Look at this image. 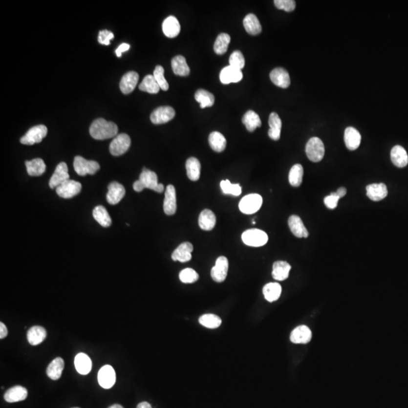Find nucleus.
<instances>
[{
	"label": "nucleus",
	"instance_id": "3c124183",
	"mask_svg": "<svg viewBox=\"0 0 408 408\" xmlns=\"http://www.w3.org/2000/svg\"><path fill=\"white\" fill-rule=\"evenodd\" d=\"M274 2L278 9L287 12H293L296 8V2L293 0H275Z\"/></svg>",
	"mask_w": 408,
	"mask_h": 408
},
{
	"label": "nucleus",
	"instance_id": "a18cd8bd",
	"mask_svg": "<svg viewBox=\"0 0 408 408\" xmlns=\"http://www.w3.org/2000/svg\"><path fill=\"white\" fill-rule=\"evenodd\" d=\"M230 36L227 34H220L215 40L214 44V51L217 55H223L228 50V45L230 43Z\"/></svg>",
	"mask_w": 408,
	"mask_h": 408
},
{
	"label": "nucleus",
	"instance_id": "6e6d98bb",
	"mask_svg": "<svg viewBox=\"0 0 408 408\" xmlns=\"http://www.w3.org/2000/svg\"><path fill=\"white\" fill-rule=\"evenodd\" d=\"M7 335H8V329H7L5 325L2 322H1L0 323V339L2 340V339L5 338Z\"/></svg>",
	"mask_w": 408,
	"mask_h": 408
},
{
	"label": "nucleus",
	"instance_id": "1a4fd4ad",
	"mask_svg": "<svg viewBox=\"0 0 408 408\" xmlns=\"http://www.w3.org/2000/svg\"><path fill=\"white\" fill-rule=\"evenodd\" d=\"M82 185L76 181L69 180L56 188L57 194L62 198H72L81 192Z\"/></svg>",
	"mask_w": 408,
	"mask_h": 408
},
{
	"label": "nucleus",
	"instance_id": "0eeeda50",
	"mask_svg": "<svg viewBox=\"0 0 408 408\" xmlns=\"http://www.w3.org/2000/svg\"><path fill=\"white\" fill-rule=\"evenodd\" d=\"M138 180L140 181L141 183L142 184L144 189H150V190L155 191L157 193H161L164 190L163 184L158 183L157 174L148 169H143Z\"/></svg>",
	"mask_w": 408,
	"mask_h": 408
},
{
	"label": "nucleus",
	"instance_id": "a878e982",
	"mask_svg": "<svg viewBox=\"0 0 408 408\" xmlns=\"http://www.w3.org/2000/svg\"><path fill=\"white\" fill-rule=\"evenodd\" d=\"M391 160L394 165L404 168L408 164V155L403 147L396 145L391 150Z\"/></svg>",
	"mask_w": 408,
	"mask_h": 408
},
{
	"label": "nucleus",
	"instance_id": "aec40b11",
	"mask_svg": "<svg viewBox=\"0 0 408 408\" xmlns=\"http://www.w3.org/2000/svg\"><path fill=\"white\" fill-rule=\"evenodd\" d=\"M366 196L373 201H380L388 195V189L385 184H371L366 187Z\"/></svg>",
	"mask_w": 408,
	"mask_h": 408
},
{
	"label": "nucleus",
	"instance_id": "f03ea898",
	"mask_svg": "<svg viewBox=\"0 0 408 408\" xmlns=\"http://www.w3.org/2000/svg\"><path fill=\"white\" fill-rule=\"evenodd\" d=\"M305 152L311 161L314 163L322 161L325 153L323 142L318 137L310 138L305 146Z\"/></svg>",
	"mask_w": 408,
	"mask_h": 408
},
{
	"label": "nucleus",
	"instance_id": "39448f33",
	"mask_svg": "<svg viewBox=\"0 0 408 408\" xmlns=\"http://www.w3.org/2000/svg\"><path fill=\"white\" fill-rule=\"evenodd\" d=\"M73 168L79 175H94L99 171L100 165L94 160H87L80 156H77L73 161Z\"/></svg>",
	"mask_w": 408,
	"mask_h": 408
},
{
	"label": "nucleus",
	"instance_id": "c85d7f7f",
	"mask_svg": "<svg viewBox=\"0 0 408 408\" xmlns=\"http://www.w3.org/2000/svg\"><path fill=\"white\" fill-rule=\"evenodd\" d=\"M291 266L284 261H277L274 263L272 277L275 280L282 281L288 279Z\"/></svg>",
	"mask_w": 408,
	"mask_h": 408
},
{
	"label": "nucleus",
	"instance_id": "58836bf2",
	"mask_svg": "<svg viewBox=\"0 0 408 408\" xmlns=\"http://www.w3.org/2000/svg\"><path fill=\"white\" fill-rule=\"evenodd\" d=\"M209 144L215 152H222L226 148L227 141L222 133L213 132L209 136Z\"/></svg>",
	"mask_w": 408,
	"mask_h": 408
},
{
	"label": "nucleus",
	"instance_id": "bf43d9fd",
	"mask_svg": "<svg viewBox=\"0 0 408 408\" xmlns=\"http://www.w3.org/2000/svg\"><path fill=\"white\" fill-rule=\"evenodd\" d=\"M137 408H152L150 404L148 402H142V403L138 404Z\"/></svg>",
	"mask_w": 408,
	"mask_h": 408
},
{
	"label": "nucleus",
	"instance_id": "423d86ee",
	"mask_svg": "<svg viewBox=\"0 0 408 408\" xmlns=\"http://www.w3.org/2000/svg\"><path fill=\"white\" fill-rule=\"evenodd\" d=\"M48 129L44 125H37L32 127L27 131V133L21 138V143L26 145H33L40 143L46 136Z\"/></svg>",
	"mask_w": 408,
	"mask_h": 408
},
{
	"label": "nucleus",
	"instance_id": "7c9ffc66",
	"mask_svg": "<svg viewBox=\"0 0 408 408\" xmlns=\"http://www.w3.org/2000/svg\"><path fill=\"white\" fill-rule=\"evenodd\" d=\"M245 30L250 35L256 36L262 32V26L258 18L254 14H249L243 19Z\"/></svg>",
	"mask_w": 408,
	"mask_h": 408
},
{
	"label": "nucleus",
	"instance_id": "6e6552de",
	"mask_svg": "<svg viewBox=\"0 0 408 408\" xmlns=\"http://www.w3.org/2000/svg\"><path fill=\"white\" fill-rule=\"evenodd\" d=\"M131 145V139L127 134L121 133L113 138L110 145V152L113 156L124 154Z\"/></svg>",
	"mask_w": 408,
	"mask_h": 408
},
{
	"label": "nucleus",
	"instance_id": "cd10ccee",
	"mask_svg": "<svg viewBox=\"0 0 408 408\" xmlns=\"http://www.w3.org/2000/svg\"><path fill=\"white\" fill-rule=\"evenodd\" d=\"M46 330L41 326H32L27 333V340L32 345H37L42 344L46 338Z\"/></svg>",
	"mask_w": 408,
	"mask_h": 408
},
{
	"label": "nucleus",
	"instance_id": "4468645a",
	"mask_svg": "<svg viewBox=\"0 0 408 408\" xmlns=\"http://www.w3.org/2000/svg\"><path fill=\"white\" fill-rule=\"evenodd\" d=\"M177 210L176 192L175 187L170 185L167 187L165 192V198L163 203V210L167 215H172Z\"/></svg>",
	"mask_w": 408,
	"mask_h": 408
},
{
	"label": "nucleus",
	"instance_id": "f3484780",
	"mask_svg": "<svg viewBox=\"0 0 408 408\" xmlns=\"http://www.w3.org/2000/svg\"><path fill=\"white\" fill-rule=\"evenodd\" d=\"M219 78L223 84L238 83L243 79V73L241 70L235 68L229 65L221 70Z\"/></svg>",
	"mask_w": 408,
	"mask_h": 408
},
{
	"label": "nucleus",
	"instance_id": "a211bd4d",
	"mask_svg": "<svg viewBox=\"0 0 408 408\" xmlns=\"http://www.w3.org/2000/svg\"><path fill=\"white\" fill-rule=\"evenodd\" d=\"M193 251V245L189 242H185L179 245L172 254L173 261L180 262H187L192 259V253Z\"/></svg>",
	"mask_w": 408,
	"mask_h": 408
},
{
	"label": "nucleus",
	"instance_id": "2f4dec72",
	"mask_svg": "<svg viewBox=\"0 0 408 408\" xmlns=\"http://www.w3.org/2000/svg\"><path fill=\"white\" fill-rule=\"evenodd\" d=\"M172 68L175 75L186 77L190 73V68L186 59L182 55H177L172 60Z\"/></svg>",
	"mask_w": 408,
	"mask_h": 408
},
{
	"label": "nucleus",
	"instance_id": "20e7f679",
	"mask_svg": "<svg viewBox=\"0 0 408 408\" xmlns=\"http://www.w3.org/2000/svg\"><path fill=\"white\" fill-rule=\"evenodd\" d=\"M242 240L250 247H259L266 244L268 240L267 234L259 229H250L243 232Z\"/></svg>",
	"mask_w": 408,
	"mask_h": 408
},
{
	"label": "nucleus",
	"instance_id": "473e14b6",
	"mask_svg": "<svg viewBox=\"0 0 408 408\" xmlns=\"http://www.w3.org/2000/svg\"><path fill=\"white\" fill-rule=\"evenodd\" d=\"M27 173L30 176H40L45 172L46 166L42 159L37 158L25 162Z\"/></svg>",
	"mask_w": 408,
	"mask_h": 408
},
{
	"label": "nucleus",
	"instance_id": "393cba45",
	"mask_svg": "<svg viewBox=\"0 0 408 408\" xmlns=\"http://www.w3.org/2000/svg\"><path fill=\"white\" fill-rule=\"evenodd\" d=\"M180 30V23L178 19L174 16H170L163 21V34L169 38H175L179 34Z\"/></svg>",
	"mask_w": 408,
	"mask_h": 408
},
{
	"label": "nucleus",
	"instance_id": "e433bc0d",
	"mask_svg": "<svg viewBox=\"0 0 408 408\" xmlns=\"http://www.w3.org/2000/svg\"><path fill=\"white\" fill-rule=\"evenodd\" d=\"M200 161L195 157H190L188 159L186 162L187 175L189 179L192 181L198 180L200 176Z\"/></svg>",
	"mask_w": 408,
	"mask_h": 408
},
{
	"label": "nucleus",
	"instance_id": "13d9d810",
	"mask_svg": "<svg viewBox=\"0 0 408 408\" xmlns=\"http://www.w3.org/2000/svg\"><path fill=\"white\" fill-rule=\"evenodd\" d=\"M133 189L137 192H141L144 190L143 186H142V184L141 183L140 181L137 180L136 182H134Z\"/></svg>",
	"mask_w": 408,
	"mask_h": 408
},
{
	"label": "nucleus",
	"instance_id": "4d7b16f0",
	"mask_svg": "<svg viewBox=\"0 0 408 408\" xmlns=\"http://www.w3.org/2000/svg\"><path fill=\"white\" fill-rule=\"evenodd\" d=\"M346 189H345V188H344V187H341V188H340V189H339L337 191V192H335L336 194H337V196H338V197H340V198H342V197H345V194H346Z\"/></svg>",
	"mask_w": 408,
	"mask_h": 408
},
{
	"label": "nucleus",
	"instance_id": "9d476101",
	"mask_svg": "<svg viewBox=\"0 0 408 408\" xmlns=\"http://www.w3.org/2000/svg\"><path fill=\"white\" fill-rule=\"evenodd\" d=\"M175 115V110L170 106H163L157 107L152 112L150 115V121L153 124H166L167 122L172 120Z\"/></svg>",
	"mask_w": 408,
	"mask_h": 408
},
{
	"label": "nucleus",
	"instance_id": "864d4df0",
	"mask_svg": "<svg viewBox=\"0 0 408 408\" xmlns=\"http://www.w3.org/2000/svg\"><path fill=\"white\" fill-rule=\"evenodd\" d=\"M340 197L336 194L335 192H331L329 196H326L325 197L323 202H324L325 206L330 210H333L338 205L339 200Z\"/></svg>",
	"mask_w": 408,
	"mask_h": 408
},
{
	"label": "nucleus",
	"instance_id": "7ed1b4c3",
	"mask_svg": "<svg viewBox=\"0 0 408 408\" xmlns=\"http://www.w3.org/2000/svg\"><path fill=\"white\" fill-rule=\"evenodd\" d=\"M262 205V197L258 193H250L245 196L239 203V209L244 214H254Z\"/></svg>",
	"mask_w": 408,
	"mask_h": 408
},
{
	"label": "nucleus",
	"instance_id": "9b49d317",
	"mask_svg": "<svg viewBox=\"0 0 408 408\" xmlns=\"http://www.w3.org/2000/svg\"><path fill=\"white\" fill-rule=\"evenodd\" d=\"M228 271V260L226 257L217 258L215 266L212 268L211 277L217 283H222L226 279Z\"/></svg>",
	"mask_w": 408,
	"mask_h": 408
},
{
	"label": "nucleus",
	"instance_id": "79ce46f5",
	"mask_svg": "<svg viewBox=\"0 0 408 408\" xmlns=\"http://www.w3.org/2000/svg\"><path fill=\"white\" fill-rule=\"evenodd\" d=\"M139 89L150 94H157L160 88L153 75H147L139 85Z\"/></svg>",
	"mask_w": 408,
	"mask_h": 408
},
{
	"label": "nucleus",
	"instance_id": "603ef678",
	"mask_svg": "<svg viewBox=\"0 0 408 408\" xmlns=\"http://www.w3.org/2000/svg\"><path fill=\"white\" fill-rule=\"evenodd\" d=\"M113 33L111 31H109L107 30H101L99 34V43L102 45H109L110 43V40H113Z\"/></svg>",
	"mask_w": 408,
	"mask_h": 408
},
{
	"label": "nucleus",
	"instance_id": "dca6fc26",
	"mask_svg": "<svg viewBox=\"0 0 408 408\" xmlns=\"http://www.w3.org/2000/svg\"><path fill=\"white\" fill-rule=\"evenodd\" d=\"M138 79H139V76L135 71H129L124 74L120 83L121 92L125 95L131 93L136 87Z\"/></svg>",
	"mask_w": 408,
	"mask_h": 408
},
{
	"label": "nucleus",
	"instance_id": "8fccbe9b",
	"mask_svg": "<svg viewBox=\"0 0 408 408\" xmlns=\"http://www.w3.org/2000/svg\"><path fill=\"white\" fill-rule=\"evenodd\" d=\"M229 64H230V66L235 67V68L239 69V70L243 68L245 65V59L241 52L235 51L231 55L230 59H229Z\"/></svg>",
	"mask_w": 408,
	"mask_h": 408
},
{
	"label": "nucleus",
	"instance_id": "6ab92c4d",
	"mask_svg": "<svg viewBox=\"0 0 408 408\" xmlns=\"http://www.w3.org/2000/svg\"><path fill=\"white\" fill-rule=\"evenodd\" d=\"M288 225L290 231L294 236L299 238H306L308 236V232L304 225L302 220L297 215H293L289 218Z\"/></svg>",
	"mask_w": 408,
	"mask_h": 408
},
{
	"label": "nucleus",
	"instance_id": "c03bdc74",
	"mask_svg": "<svg viewBox=\"0 0 408 408\" xmlns=\"http://www.w3.org/2000/svg\"><path fill=\"white\" fill-rule=\"evenodd\" d=\"M199 323L207 328L215 329L222 324V319L214 314H206L200 317Z\"/></svg>",
	"mask_w": 408,
	"mask_h": 408
},
{
	"label": "nucleus",
	"instance_id": "72a5a7b5",
	"mask_svg": "<svg viewBox=\"0 0 408 408\" xmlns=\"http://www.w3.org/2000/svg\"><path fill=\"white\" fill-rule=\"evenodd\" d=\"M74 365L77 372L82 375L88 374L92 369V361L88 355L84 353L78 354L76 356Z\"/></svg>",
	"mask_w": 408,
	"mask_h": 408
},
{
	"label": "nucleus",
	"instance_id": "49530a36",
	"mask_svg": "<svg viewBox=\"0 0 408 408\" xmlns=\"http://www.w3.org/2000/svg\"><path fill=\"white\" fill-rule=\"evenodd\" d=\"M220 187L225 194L234 195L236 197L241 194L242 190L240 185L239 184H232L228 179L222 181L220 183Z\"/></svg>",
	"mask_w": 408,
	"mask_h": 408
},
{
	"label": "nucleus",
	"instance_id": "a19ab883",
	"mask_svg": "<svg viewBox=\"0 0 408 408\" xmlns=\"http://www.w3.org/2000/svg\"><path fill=\"white\" fill-rule=\"evenodd\" d=\"M195 99L200 104L201 108L212 107L215 103V97L205 89H198L195 92Z\"/></svg>",
	"mask_w": 408,
	"mask_h": 408
},
{
	"label": "nucleus",
	"instance_id": "bb28decb",
	"mask_svg": "<svg viewBox=\"0 0 408 408\" xmlns=\"http://www.w3.org/2000/svg\"><path fill=\"white\" fill-rule=\"evenodd\" d=\"M268 125L270 127V129L268 130V136L272 140H279L281 132L282 122L278 113L275 112L271 113L268 119Z\"/></svg>",
	"mask_w": 408,
	"mask_h": 408
},
{
	"label": "nucleus",
	"instance_id": "f8f14e48",
	"mask_svg": "<svg viewBox=\"0 0 408 408\" xmlns=\"http://www.w3.org/2000/svg\"><path fill=\"white\" fill-rule=\"evenodd\" d=\"M70 179V175L68 173V168L66 163H59L55 169L53 175L51 177L49 180V187L51 189H56L57 187L63 184L64 182Z\"/></svg>",
	"mask_w": 408,
	"mask_h": 408
},
{
	"label": "nucleus",
	"instance_id": "5701e85b",
	"mask_svg": "<svg viewBox=\"0 0 408 408\" xmlns=\"http://www.w3.org/2000/svg\"><path fill=\"white\" fill-rule=\"evenodd\" d=\"M344 140H345V146L348 150H355L360 146L362 136H361L360 132H358L356 129L354 127H348L345 130Z\"/></svg>",
	"mask_w": 408,
	"mask_h": 408
},
{
	"label": "nucleus",
	"instance_id": "f704fd0d",
	"mask_svg": "<svg viewBox=\"0 0 408 408\" xmlns=\"http://www.w3.org/2000/svg\"><path fill=\"white\" fill-rule=\"evenodd\" d=\"M242 122L249 132H254L256 129L262 126V121L260 120L259 116L254 110L246 112L242 118Z\"/></svg>",
	"mask_w": 408,
	"mask_h": 408
},
{
	"label": "nucleus",
	"instance_id": "2eb2a0df",
	"mask_svg": "<svg viewBox=\"0 0 408 408\" xmlns=\"http://www.w3.org/2000/svg\"><path fill=\"white\" fill-rule=\"evenodd\" d=\"M312 340V331L305 325L297 326L290 334V340L295 344H306Z\"/></svg>",
	"mask_w": 408,
	"mask_h": 408
},
{
	"label": "nucleus",
	"instance_id": "5fc2aeb1",
	"mask_svg": "<svg viewBox=\"0 0 408 408\" xmlns=\"http://www.w3.org/2000/svg\"><path fill=\"white\" fill-rule=\"evenodd\" d=\"M130 45L127 43H122L118 48H117V50H116V55H117V57L120 58L122 55V53H124V52H127L129 49Z\"/></svg>",
	"mask_w": 408,
	"mask_h": 408
},
{
	"label": "nucleus",
	"instance_id": "37998d69",
	"mask_svg": "<svg viewBox=\"0 0 408 408\" xmlns=\"http://www.w3.org/2000/svg\"><path fill=\"white\" fill-rule=\"evenodd\" d=\"M303 167L300 164H296L292 167L289 173V182L293 187L301 185L303 178Z\"/></svg>",
	"mask_w": 408,
	"mask_h": 408
},
{
	"label": "nucleus",
	"instance_id": "052dcab7",
	"mask_svg": "<svg viewBox=\"0 0 408 408\" xmlns=\"http://www.w3.org/2000/svg\"><path fill=\"white\" fill-rule=\"evenodd\" d=\"M124 408V407L121 406L120 405H113L112 406H110V408Z\"/></svg>",
	"mask_w": 408,
	"mask_h": 408
},
{
	"label": "nucleus",
	"instance_id": "680f3d73",
	"mask_svg": "<svg viewBox=\"0 0 408 408\" xmlns=\"http://www.w3.org/2000/svg\"></svg>",
	"mask_w": 408,
	"mask_h": 408
},
{
	"label": "nucleus",
	"instance_id": "c9c22d12",
	"mask_svg": "<svg viewBox=\"0 0 408 408\" xmlns=\"http://www.w3.org/2000/svg\"><path fill=\"white\" fill-rule=\"evenodd\" d=\"M64 367V362L62 358L54 359L47 368V375L53 380H58L62 377V371Z\"/></svg>",
	"mask_w": 408,
	"mask_h": 408
},
{
	"label": "nucleus",
	"instance_id": "f257e3e1",
	"mask_svg": "<svg viewBox=\"0 0 408 408\" xmlns=\"http://www.w3.org/2000/svg\"><path fill=\"white\" fill-rule=\"evenodd\" d=\"M89 133L96 140H105L117 136L118 127L113 122L107 121L103 118H98L94 120L91 125Z\"/></svg>",
	"mask_w": 408,
	"mask_h": 408
},
{
	"label": "nucleus",
	"instance_id": "b1692460",
	"mask_svg": "<svg viewBox=\"0 0 408 408\" xmlns=\"http://www.w3.org/2000/svg\"><path fill=\"white\" fill-rule=\"evenodd\" d=\"M27 395H28V392H27V388L21 386H16L7 390L4 395V398H5V402H9V403H15V402H21L25 400Z\"/></svg>",
	"mask_w": 408,
	"mask_h": 408
},
{
	"label": "nucleus",
	"instance_id": "4c0bfd02",
	"mask_svg": "<svg viewBox=\"0 0 408 408\" xmlns=\"http://www.w3.org/2000/svg\"><path fill=\"white\" fill-rule=\"evenodd\" d=\"M281 286L279 283H268L263 287V294L267 301L273 302L280 298Z\"/></svg>",
	"mask_w": 408,
	"mask_h": 408
},
{
	"label": "nucleus",
	"instance_id": "4be33fe9",
	"mask_svg": "<svg viewBox=\"0 0 408 408\" xmlns=\"http://www.w3.org/2000/svg\"><path fill=\"white\" fill-rule=\"evenodd\" d=\"M126 194V190L121 184L113 182L108 185V192L107 194V200L111 205H115L120 203Z\"/></svg>",
	"mask_w": 408,
	"mask_h": 408
},
{
	"label": "nucleus",
	"instance_id": "ddd939ff",
	"mask_svg": "<svg viewBox=\"0 0 408 408\" xmlns=\"http://www.w3.org/2000/svg\"><path fill=\"white\" fill-rule=\"evenodd\" d=\"M99 385L104 388H110L115 384L116 373L110 365L102 366L98 374Z\"/></svg>",
	"mask_w": 408,
	"mask_h": 408
},
{
	"label": "nucleus",
	"instance_id": "ea45409f",
	"mask_svg": "<svg viewBox=\"0 0 408 408\" xmlns=\"http://www.w3.org/2000/svg\"><path fill=\"white\" fill-rule=\"evenodd\" d=\"M93 217L98 223L104 228H107L112 223V220L107 210L103 206H97L93 210Z\"/></svg>",
	"mask_w": 408,
	"mask_h": 408
},
{
	"label": "nucleus",
	"instance_id": "09e8293b",
	"mask_svg": "<svg viewBox=\"0 0 408 408\" xmlns=\"http://www.w3.org/2000/svg\"><path fill=\"white\" fill-rule=\"evenodd\" d=\"M179 279L184 283H193L199 279V275L192 268H185L179 274Z\"/></svg>",
	"mask_w": 408,
	"mask_h": 408
},
{
	"label": "nucleus",
	"instance_id": "de8ad7c7",
	"mask_svg": "<svg viewBox=\"0 0 408 408\" xmlns=\"http://www.w3.org/2000/svg\"><path fill=\"white\" fill-rule=\"evenodd\" d=\"M153 77L158 84L159 86L162 90L167 91L169 89L168 82L164 77V69L160 65L155 67L153 70Z\"/></svg>",
	"mask_w": 408,
	"mask_h": 408
},
{
	"label": "nucleus",
	"instance_id": "412c9836",
	"mask_svg": "<svg viewBox=\"0 0 408 408\" xmlns=\"http://www.w3.org/2000/svg\"><path fill=\"white\" fill-rule=\"evenodd\" d=\"M270 79L277 86L287 88L290 85V78L288 72L282 67L274 69L270 73Z\"/></svg>",
	"mask_w": 408,
	"mask_h": 408
},
{
	"label": "nucleus",
	"instance_id": "c756f323",
	"mask_svg": "<svg viewBox=\"0 0 408 408\" xmlns=\"http://www.w3.org/2000/svg\"><path fill=\"white\" fill-rule=\"evenodd\" d=\"M199 225L204 231H211L216 224V217L210 210H203L199 216Z\"/></svg>",
	"mask_w": 408,
	"mask_h": 408
}]
</instances>
